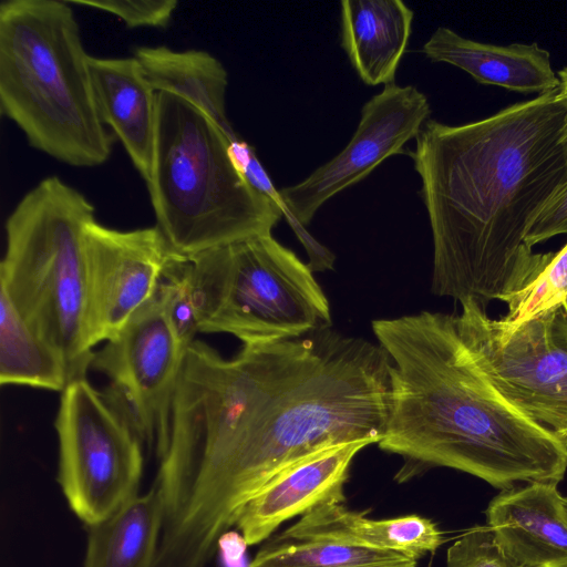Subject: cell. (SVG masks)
<instances>
[{
  "mask_svg": "<svg viewBox=\"0 0 567 567\" xmlns=\"http://www.w3.org/2000/svg\"><path fill=\"white\" fill-rule=\"evenodd\" d=\"M389 357L331 328L244 344L231 359L186 349L154 488L162 567H206L244 506L276 475L330 446L384 434Z\"/></svg>",
  "mask_w": 567,
  "mask_h": 567,
  "instance_id": "1",
  "label": "cell"
},
{
  "mask_svg": "<svg viewBox=\"0 0 567 567\" xmlns=\"http://www.w3.org/2000/svg\"><path fill=\"white\" fill-rule=\"evenodd\" d=\"M566 109L559 89L480 121L427 120L410 153L433 239L431 290L484 308L529 285L555 252L525 243L567 181Z\"/></svg>",
  "mask_w": 567,
  "mask_h": 567,
  "instance_id": "2",
  "label": "cell"
},
{
  "mask_svg": "<svg viewBox=\"0 0 567 567\" xmlns=\"http://www.w3.org/2000/svg\"><path fill=\"white\" fill-rule=\"evenodd\" d=\"M389 357L390 398L378 443L403 463L405 483L434 467L474 475L502 491L558 484L567 446L513 408L464 343L455 315L421 311L372 321Z\"/></svg>",
  "mask_w": 567,
  "mask_h": 567,
  "instance_id": "3",
  "label": "cell"
},
{
  "mask_svg": "<svg viewBox=\"0 0 567 567\" xmlns=\"http://www.w3.org/2000/svg\"><path fill=\"white\" fill-rule=\"evenodd\" d=\"M69 1L0 4V105L28 143L75 167L105 163L113 137L95 103L90 58Z\"/></svg>",
  "mask_w": 567,
  "mask_h": 567,
  "instance_id": "4",
  "label": "cell"
},
{
  "mask_svg": "<svg viewBox=\"0 0 567 567\" xmlns=\"http://www.w3.org/2000/svg\"><path fill=\"white\" fill-rule=\"evenodd\" d=\"M229 143L198 106L157 92L154 162L146 185L156 226L179 256L270 234L284 217L245 179Z\"/></svg>",
  "mask_w": 567,
  "mask_h": 567,
  "instance_id": "5",
  "label": "cell"
},
{
  "mask_svg": "<svg viewBox=\"0 0 567 567\" xmlns=\"http://www.w3.org/2000/svg\"><path fill=\"white\" fill-rule=\"evenodd\" d=\"M94 212L82 193L50 176L20 199L6 221L0 289L33 332L59 351L70 382L86 378L94 354L86 330L84 247Z\"/></svg>",
  "mask_w": 567,
  "mask_h": 567,
  "instance_id": "6",
  "label": "cell"
},
{
  "mask_svg": "<svg viewBox=\"0 0 567 567\" xmlns=\"http://www.w3.org/2000/svg\"><path fill=\"white\" fill-rule=\"evenodd\" d=\"M188 259L203 333H228L256 344L332 326L328 299L312 270L271 233Z\"/></svg>",
  "mask_w": 567,
  "mask_h": 567,
  "instance_id": "7",
  "label": "cell"
},
{
  "mask_svg": "<svg viewBox=\"0 0 567 567\" xmlns=\"http://www.w3.org/2000/svg\"><path fill=\"white\" fill-rule=\"evenodd\" d=\"M455 315L475 363L518 412L567 446V301L519 322L473 299Z\"/></svg>",
  "mask_w": 567,
  "mask_h": 567,
  "instance_id": "8",
  "label": "cell"
},
{
  "mask_svg": "<svg viewBox=\"0 0 567 567\" xmlns=\"http://www.w3.org/2000/svg\"><path fill=\"white\" fill-rule=\"evenodd\" d=\"M54 427L58 480L83 523L106 518L137 495L143 443L123 413L86 378L63 390Z\"/></svg>",
  "mask_w": 567,
  "mask_h": 567,
  "instance_id": "9",
  "label": "cell"
},
{
  "mask_svg": "<svg viewBox=\"0 0 567 567\" xmlns=\"http://www.w3.org/2000/svg\"><path fill=\"white\" fill-rule=\"evenodd\" d=\"M185 352L156 292L92 358L91 368L109 379L104 393L157 456L168 440Z\"/></svg>",
  "mask_w": 567,
  "mask_h": 567,
  "instance_id": "10",
  "label": "cell"
},
{
  "mask_svg": "<svg viewBox=\"0 0 567 567\" xmlns=\"http://www.w3.org/2000/svg\"><path fill=\"white\" fill-rule=\"evenodd\" d=\"M426 95L413 85L389 84L362 107L357 130L346 147L301 182L279 189L284 217L300 243L306 226L332 197L364 179L386 158L403 151L430 120Z\"/></svg>",
  "mask_w": 567,
  "mask_h": 567,
  "instance_id": "11",
  "label": "cell"
},
{
  "mask_svg": "<svg viewBox=\"0 0 567 567\" xmlns=\"http://www.w3.org/2000/svg\"><path fill=\"white\" fill-rule=\"evenodd\" d=\"M86 330L93 349L115 338L154 298L177 255L155 225L118 230L90 221L84 231Z\"/></svg>",
  "mask_w": 567,
  "mask_h": 567,
  "instance_id": "12",
  "label": "cell"
},
{
  "mask_svg": "<svg viewBox=\"0 0 567 567\" xmlns=\"http://www.w3.org/2000/svg\"><path fill=\"white\" fill-rule=\"evenodd\" d=\"M368 445L352 442L330 446L276 475L238 516L235 527L246 545L267 540L282 523L321 503H344L353 458Z\"/></svg>",
  "mask_w": 567,
  "mask_h": 567,
  "instance_id": "13",
  "label": "cell"
},
{
  "mask_svg": "<svg viewBox=\"0 0 567 567\" xmlns=\"http://www.w3.org/2000/svg\"><path fill=\"white\" fill-rule=\"evenodd\" d=\"M502 550L522 567H567V507L557 484L502 491L486 509Z\"/></svg>",
  "mask_w": 567,
  "mask_h": 567,
  "instance_id": "14",
  "label": "cell"
},
{
  "mask_svg": "<svg viewBox=\"0 0 567 567\" xmlns=\"http://www.w3.org/2000/svg\"><path fill=\"white\" fill-rule=\"evenodd\" d=\"M90 72L103 124L111 127L140 175L147 182L155 151L156 90L135 56H91Z\"/></svg>",
  "mask_w": 567,
  "mask_h": 567,
  "instance_id": "15",
  "label": "cell"
},
{
  "mask_svg": "<svg viewBox=\"0 0 567 567\" xmlns=\"http://www.w3.org/2000/svg\"><path fill=\"white\" fill-rule=\"evenodd\" d=\"M421 51L431 61L454 65L482 84L538 95L559 87L550 53L537 43H483L439 27Z\"/></svg>",
  "mask_w": 567,
  "mask_h": 567,
  "instance_id": "16",
  "label": "cell"
},
{
  "mask_svg": "<svg viewBox=\"0 0 567 567\" xmlns=\"http://www.w3.org/2000/svg\"><path fill=\"white\" fill-rule=\"evenodd\" d=\"M279 535L394 550L416 559L434 553L444 543L442 530L426 517L413 514L373 519L336 502L317 505Z\"/></svg>",
  "mask_w": 567,
  "mask_h": 567,
  "instance_id": "17",
  "label": "cell"
},
{
  "mask_svg": "<svg viewBox=\"0 0 567 567\" xmlns=\"http://www.w3.org/2000/svg\"><path fill=\"white\" fill-rule=\"evenodd\" d=\"M341 45L361 81L393 83L406 51L414 12L401 0H343Z\"/></svg>",
  "mask_w": 567,
  "mask_h": 567,
  "instance_id": "18",
  "label": "cell"
},
{
  "mask_svg": "<svg viewBox=\"0 0 567 567\" xmlns=\"http://www.w3.org/2000/svg\"><path fill=\"white\" fill-rule=\"evenodd\" d=\"M134 56L156 92L176 94L204 111L230 142L239 137L227 117L228 74L203 50L176 51L165 45L140 47Z\"/></svg>",
  "mask_w": 567,
  "mask_h": 567,
  "instance_id": "19",
  "label": "cell"
},
{
  "mask_svg": "<svg viewBox=\"0 0 567 567\" xmlns=\"http://www.w3.org/2000/svg\"><path fill=\"white\" fill-rule=\"evenodd\" d=\"M162 505L153 487L106 518L89 525L84 567H153Z\"/></svg>",
  "mask_w": 567,
  "mask_h": 567,
  "instance_id": "20",
  "label": "cell"
},
{
  "mask_svg": "<svg viewBox=\"0 0 567 567\" xmlns=\"http://www.w3.org/2000/svg\"><path fill=\"white\" fill-rule=\"evenodd\" d=\"M0 383L61 391L70 383L62 355L27 324L0 289Z\"/></svg>",
  "mask_w": 567,
  "mask_h": 567,
  "instance_id": "21",
  "label": "cell"
},
{
  "mask_svg": "<svg viewBox=\"0 0 567 567\" xmlns=\"http://www.w3.org/2000/svg\"><path fill=\"white\" fill-rule=\"evenodd\" d=\"M417 560L394 550L278 534L261 546L248 567H416Z\"/></svg>",
  "mask_w": 567,
  "mask_h": 567,
  "instance_id": "22",
  "label": "cell"
},
{
  "mask_svg": "<svg viewBox=\"0 0 567 567\" xmlns=\"http://www.w3.org/2000/svg\"><path fill=\"white\" fill-rule=\"evenodd\" d=\"M165 315L182 348L186 351L200 333V312L190 260L176 255L157 290Z\"/></svg>",
  "mask_w": 567,
  "mask_h": 567,
  "instance_id": "23",
  "label": "cell"
},
{
  "mask_svg": "<svg viewBox=\"0 0 567 567\" xmlns=\"http://www.w3.org/2000/svg\"><path fill=\"white\" fill-rule=\"evenodd\" d=\"M446 567H522L499 547L492 528L476 526L464 533L446 554Z\"/></svg>",
  "mask_w": 567,
  "mask_h": 567,
  "instance_id": "24",
  "label": "cell"
},
{
  "mask_svg": "<svg viewBox=\"0 0 567 567\" xmlns=\"http://www.w3.org/2000/svg\"><path fill=\"white\" fill-rule=\"evenodd\" d=\"M120 18L127 27L165 28L178 6L176 0H69Z\"/></svg>",
  "mask_w": 567,
  "mask_h": 567,
  "instance_id": "25",
  "label": "cell"
},
{
  "mask_svg": "<svg viewBox=\"0 0 567 567\" xmlns=\"http://www.w3.org/2000/svg\"><path fill=\"white\" fill-rule=\"evenodd\" d=\"M567 234V181L550 196L532 223L525 243L529 248Z\"/></svg>",
  "mask_w": 567,
  "mask_h": 567,
  "instance_id": "26",
  "label": "cell"
},
{
  "mask_svg": "<svg viewBox=\"0 0 567 567\" xmlns=\"http://www.w3.org/2000/svg\"><path fill=\"white\" fill-rule=\"evenodd\" d=\"M557 75L559 79V94L566 109L564 135L567 145V66L558 71Z\"/></svg>",
  "mask_w": 567,
  "mask_h": 567,
  "instance_id": "27",
  "label": "cell"
},
{
  "mask_svg": "<svg viewBox=\"0 0 567 567\" xmlns=\"http://www.w3.org/2000/svg\"><path fill=\"white\" fill-rule=\"evenodd\" d=\"M565 501H566V507H567V497L565 498Z\"/></svg>",
  "mask_w": 567,
  "mask_h": 567,
  "instance_id": "28",
  "label": "cell"
}]
</instances>
